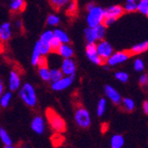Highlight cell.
I'll use <instances>...</instances> for the list:
<instances>
[{
    "mask_svg": "<svg viewBox=\"0 0 148 148\" xmlns=\"http://www.w3.org/2000/svg\"><path fill=\"white\" fill-rule=\"evenodd\" d=\"M46 118L51 128L57 133H62L66 130L65 120L54 110L49 108L46 110Z\"/></svg>",
    "mask_w": 148,
    "mask_h": 148,
    "instance_id": "6da1fadb",
    "label": "cell"
},
{
    "mask_svg": "<svg viewBox=\"0 0 148 148\" xmlns=\"http://www.w3.org/2000/svg\"><path fill=\"white\" fill-rule=\"evenodd\" d=\"M106 27L100 24L95 28H88L84 29V38L88 44H96L97 42L104 39L106 36Z\"/></svg>",
    "mask_w": 148,
    "mask_h": 148,
    "instance_id": "7a4b0ae2",
    "label": "cell"
},
{
    "mask_svg": "<svg viewBox=\"0 0 148 148\" xmlns=\"http://www.w3.org/2000/svg\"><path fill=\"white\" fill-rule=\"evenodd\" d=\"M21 99L29 106H35L37 102L36 93L35 88L30 84H24L19 90Z\"/></svg>",
    "mask_w": 148,
    "mask_h": 148,
    "instance_id": "3957f363",
    "label": "cell"
},
{
    "mask_svg": "<svg viewBox=\"0 0 148 148\" xmlns=\"http://www.w3.org/2000/svg\"><path fill=\"white\" fill-rule=\"evenodd\" d=\"M105 9L95 5L93 8L88 11L86 17V21L89 28H95V27L103 24L105 18Z\"/></svg>",
    "mask_w": 148,
    "mask_h": 148,
    "instance_id": "277c9868",
    "label": "cell"
},
{
    "mask_svg": "<svg viewBox=\"0 0 148 148\" xmlns=\"http://www.w3.org/2000/svg\"><path fill=\"white\" fill-rule=\"evenodd\" d=\"M104 11H105V18H104L103 24L106 27H109L112 24H114L120 17L123 16L124 12L123 6L118 5H111Z\"/></svg>",
    "mask_w": 148,
    "mask_h": 148,
    "instance_id": "5b68a950",
    "label": "cell"
},
{
    "mask_svg": "<svg viewBox=\"0 0 148 148\" xmlns=\"http://www.w3.org/2000/svg\"><path fill=\"white\" fill-rule=\"evenodd\" d=\"M75 122L80 128H89L91 123L90 112L83 106L77 107L75 111Z\"/></svg>",
    "mask_w": 148,
    "mask_h": 148,
    "instance_id": "8992f818",
    "label": "cell"
},
{
    "mask_svg": "<svg viewBox=\"0 0 148 148\" xmlns=\"http://www.w3.org/2000/svg\"><path fill=\"white\" fill-rule=\"evenodd\" d=\"M95 45H96L97 52H98L99 58L105 63L106 61V60L113 54V52H114L113 46L110 45V43H108L104 39L97 42Z\"/></svg>",
    "mask_w": 148,
    "mask_h": 148,
    "instance_id": "52a82bcc",
    "label": "cell"
},
{
    "mask_svg": "<svg viewBox=\"0 0 148 148\" xmlns=\"http://www.w3.org/2000/svg\"><path fill=\"white\" fill-rule=\"evenodd\" d=\"M130 56L131 55L130 54V52L128 51L113 52V54L106 60V61L105 63H106V65L109 66H115L117 65L126 62Z\"/></svg>",
    "mask_w": 148,
    "mask_h": 148,
    "instance_id": "ba28073f",
    "label": "cell"
},
{
    "mask_svg": "<svg viewBox=\"0 0 148 148\" xmlns=\"http://www.w3.org/2000/svg\"><path fill=\"white\" fill-rule=\"evenodd\" d=\"M60 70L62 74L66 76H72L75 77L76 72V65L72 58L69 59H63L61 62Z\"/></svg>",
    "mask_w": 148,
    "mask_h": 148,
    "instance_id": "9c48e42d",
    "label": "cell"
},
{
    "mask_svg": "<svg viewBox=\"0 0 148 148\" xmlns=\"http://www.w3.org/2000/svg\"><path fill=\"white\" fill-rule=\"evenodd\" d=\"M73 81H74V77L64 75L63 77L56 81V82L51 83V89L56 91L64 90L71 86V84H73Z\"/></svg>",
    "mask_w": 148,
    "mask_h": 148,
    "instance_id": "30bf717a",
    "label": "cell"
},
{
    "mask_svg": "<svg viewBox=\"0 0 148 148\" xmlns=\"http://www.w3.org/2000/svg\"><path fill=\"white\" fill-rule=\"evenodd\" d=\"M86 55H87L88 59L94 64L102 65L104 63L98 54L95 44H87V45H86Z\"/></svg>",
    "mask_w": 148,
    "mask_h": 148,
    "instance_id": "8fae6325",
    "label": "cell"
},
{
    "mask_svg": "<svg viewBox=\"0 0 148 148\" xmlns=\"http://www.w3.org/2000/svg\"><path fill=\"white\" fill-rule=\"evenodd\" d=\"M104 90L106 93V96L108 98L114 105H120L122 103V99H123L122 96H121V94L118 92V90L116 89H114L111 85H106Z\"/></svg>",
    "mask_w": 148,
    "mask_h": 148,
    "instance_id": "7c38bea8",
    "label": "cell"
},
{
    "mask_svg": "<svg viewBox=\"0 0 148 148\" xmlns=\"http://www.w3.org/2000/svg\"><path fill=\"white\" fill-rule=\"evenodd\" d=\"M31 63L33 66H42L45 65V57H44L40 51V47L38 45V42L36 43L33 52H32V57H31Z\"/></svg>",
    "mask_w": 148,
    "mask_h": 148,
    "instance_id": "4fadbf2b",
    "label": "cell"
},
{
    "mask_svg": "<svg viewBox=\"0 0 148 148\" xmlns=\"http://www.w3.org/2000/svg\"><path fill=\"white\" fill-rule=\"evenodd\" d=\"M31 129L38 135L43 134L45 130V119L40 115H36V117H34L31 122Z\"/></svg>",
    "mask_w": 148,
    "mask_h": 148,
    "instance_id": "5bb4252c",
    "label": "cell"
},
{
    "mask_svg": "<svg viewBox=\"0 0 148 148\" xmlns=\"http://www.w3.org/2000/svg\"><path fill=\"white\" fill-rule=\"evenodd\" d=\"M21 76L19 73L15 70H13L9 75V89L11 91L18 90L21 88Z\"/></svg>",
    "mask_w": 148,
    "mask_h": 148,
    "instance_id": "9a60e30c",
    "label": "cell"
},
{
    "mask_svg": "<svg viewBox=\"0 0 148 148\" xmlns=\"http://www.w3.org/2000/svg\"><path fill=\"white\" fill-rule=\"evenodd\" d=\"M12 25L10 22H4L0 25V39L3 43H5L12 37Z\"/></svg>",
    "mask_w": 148,
    "mask_h": 148,
    "instance_id": "2e32d148",
    "label": "cell"
},
{
    "mask_svg": "<svg viewBox=\"0 0 148 148\" xmlns=\"http://www.w3.org/2000/svg\"><path fill=\"white\" fill-rule=\"evenodd\" d=\"M56 52L63 59H69L74 55V50L69 44H61Z\"/></svg>",
    "mask_w": 148,
    "mask_h": 148,
    "instance_id": "e0dca14e",
    "label": "cell"
},
{
    "mask_svg": "<svg viewBox=\"0 0 148 148\" xmlns=\"http://www.w3.org/2000/svg\"><path fill=\"white\" fill-rule=\"evenodd\" d=\"M147 49H148V42L144 41V42H141L139 44L133 45L129 51V52L130 55H138V54H141V53L146 51Z\"/></svg>",
    "mask_w": 148,
    "mask_h": 148,
    "instance_id": "ac0fdd59",
    "label": "cell"
},
{
    "mask_svg": "<svg viewBox=\"0 0 148 148\" xmlns=\"http://www.w3.org/2000/svg\"><path fill=\"white\" fill-rule=\"evenodd\" d=\"M53 35L56 39H58L61 44H69L70 42V38L68 33L65 32L62 29H56L55 30H53Z\"/></svg>",
    "mask_w": 148,
    "mask_h": 148,
    "instance_id": "d6986e66",
    "label": "cell"
},
{
    "mask_svg": "<svg viewBox=\"0 0 148 148\" xmlns=\"http://www.w3.org/2000/svg\"><path fill=\"white\" fill-rule=\"evenodd\" d=\"M25 1L24 0H11L10 9L13 12H21L25 9Z\"/></svg>",
    "mask_w": 148,
    "mask_h": 148,
    "instance_id": "ffe728a7",
    "label": "cell"
},
{
    "mask_svg": "<svg viewBox=\"0 0 148 148\" xmlns=\"http://www.w3.org/2000/svg\"><path fill=\"white\" fill-rule=\"evenodd\" d=\"M110 145L112 148H122L124 145V138L120 134H115L111 138Z\"/></svg>",
    "mask_w": 148,
    "mask_h": 148,
    "instance_id": "44dd1931",
    "label": "cell"
},
{
    "mask_svg": "<svg viewBox=\"0 0 148 148\" xmlns=\"http://www.w3.org/2000/svg\"><path fill=\"white\" fill-rule=\"evenodd\" d=\"M38 74L42 80L45 82H50V69L46 66V64L38 66Z\"/></svg>",
    "mask_w": 148,
    "mask_h": 148,
    "instance_id": "7402d4cb",
    "label": "cell"
},
{
    "mask_svg": "<svg viewBox=\"0 0 148 148\" xmlns=\"http://www.w3.org/2000/svg\"><path fill=\"white\" fill-rule=\"evenodd\" d=\"M139 0H126L125 5L123 6V11L126 12H134L137 11L138 2Z\"/></svg>",
    "mask_w": 148,
    "mask_h": 148,
    "instance_id": "603a6c76",
    "label": "cell"
},
{
    "mask_svg": "<svg viewBox=\"0 0 148 148\" xmlns=\"http://www.w3.org/2000/svg\"><path fill=\"white\" fill-rule=\"evenodd\" d=\"M0 139L4 143L5 145H12V140L9 135V133L4 129V128H0Z\"/></svg>",
    "mask_w": 148,
    "mask_h": 148,
    "instance_id": "cb8c5ba5",
    "label": "cell"
},
{
    "mask_svg": "<svg viewBox=\"0 0 148 148\" xmlns=\"http://www.w3.org/2000/svg\"><path fill=\"white\" fill-rule=\"evenodd\" d=\"M137 11H138L145 16H147L148 15V0H139L138 2Z\"/></svg>",
    "mask_w": 148,
    "mask_h": 148,
    "instance_id": "d4e9b609",
    "label": "cell"
},
{
    "mask_svg": "<svg viewBox=\"0 0 148 148\" xmlns=\"http://www.w3.org/2000/svg\"><path fill=\"white\" fill-rule=\"evenodd\" d=\"M70 1L71 0H49V2L51 5V6L56 10H60V9L65 7L66 5H68V4Z\"/></svg>",
    "mask_w": 148,
    "mask_h": 148,
    "instance_id": "484cf974",
    "label": "cell"
},
{
    "mask_svg": "<svg viewBox=\"0 0 148 148\" xmlns=\"http://www.w3.org/2000/svg\"><path fill=\"white\" fill-rule=\"evenodd\" d=\"M63 76H64V75L62 74L60 69H50V81L51 83L56 82V81H58L59 79H60Z\"/></svg>",
    "mask_w": 148,
    "mask_h": 148,
    "instance_id": "4316f807",
    "label": "cell"
},
{
    "mask_svg": "<svg viewBox=\"0 0 148 148\" xmlns=\"http://www.w3.org/2000/svg\"><path fill=\"white\" fill-rule=\"evenodd\" d=\"M123 105L124 109L128 112H132L135 109V102L134 100L130 98H124L123 99H122Z\"/></svg>",
    "mask_w": 148,
    "mask_h": 148,
    "instance_id": "83f0119b",
    "label": "cell"
},
{
    "mask_svg": "<svg viewBox=\"0 0 148 148\" xmlns=\"http://www.w3.org/2000/svg\"><path fill=\"white\" fill-rule=\"evenodd\" d=\"M12 99V92H5L2 94V96L0 97V106L4 108L7 107L11 102Z\"/></svg>",
    "mask_w": 148,
    "mask_h": 148,
    "instance_id": "f1b7e54d",
    "label": "cell"
},
{
    "mask_svg": "<svg viewBox=\"0 0 148 148\" xmlns=\"http://www.w3.org/2000/svg\"><path fill=\"white\" fill-rule=\"evenodd\" d=\"M53 37H54V35H53V31L52 30H46V31H45L41 35L39 41L41 42V43L50 44V42L51 41V39Z\"/></svg>",
    "mask_w": 148,
    "mask_h": 148,
    "instance_id": "f546056e",
    "label": "cell"
},
{
    "mask_svg": "<svg viewBox=\"0 0 148 148\" xmlns=\"http://www.w3.org/2000/svg\"><path fill=\"white\" fill-rule=\"evenodd\" d=\"M106 109V99H100L97 106V114L98 116H102Z\"/></svg>",
    "mask_w": 148,
    "mask_h": 148,
    "instance_id": "4dcf8cb0",
    "label": "cell"
},
{
    "mask_svg": "<svg viewBox=\"0 0 148 148\" xmlns=\"http://www.w3.org/2000/svg\"><path fill=\"white\" fill-rule=\"evenodd\" d=\"M46 22L51 27H56V26H58L60 24V18L58 15H56V14H50L47 17Z\"/></svg>",
    "mask_w": 148,
    "mask_h": 148,
    "instance_id": "1f68e13d",
    "label": "cell"
},
{
    "mask_svg": "<svg viewBox=\"0 0 148 148\" xmlns=\"http://www.w3.org/2000/svg\"><path fill=\"white\" fill-rule=\"evenodd\" d=\"M115 78L121 83H127L129 81V75L126 72L123 71H120V72H116L114 75Z\"/></svg>",
    "mask_w": 148,
    "mask_h": 148,
    "instance_id": "d6a6232c",
    "label": "cell"
},
{
    "mask_svg": "<svg viewBox=\"0 0 148 148\" xmlns=\"http://www.w3.org/2000/svg\"><path fill=\"white\" fill-rule=\"evenodd\" d=\"M134 69L137 72H142L145 69V62L142 59H136L134 61Z\"/></svg>",
    "mask_w": 148,
    "mask_h": 148,
    "instance_id": "836d02e7",
    "label": "cell"
},
{
    "mask_svg": "<svg viewBox=\"0 0 148 148\" xmlns=\"http://www.w3.org/2000/svg\"><path fill=\"white\" fill-rule=\"evenodd\" d=\"M61 45V43L59 41L58 39H56L55 37H53L51 39V41L50 42V46H51V51H57L58 48L60 47V45Z\"/></svg>",
    "mask_w": 148,
    "mask_h": 148,
    "instance_id": "e575fe53",
    "label": "cell"
},
{
    "mask_svg": "<svg viewBox=\"0 0 148 148\" xmlns=\"http://www.w3.org/2000/svg\"><path fill=\"white\" fill-rule=\"evenodd\" d=\"M75 11H76V2L75 0H71V1L68 4V12H69V13L73 14V13L75 12Z\"/></svg>",
    "mask_w": 148,
    "mask_h": 148,
    "instance_id": "d590c367",
    "label": "cell"
},
{
    "mask_svg": "<svg viewBox=\"0 0 148 148\" xmlns=\"http://www.w3.org/2000/svg\"><path fill=\"white\" fill-rule=\"evenodd\" d=\"M139 84L142 87H146L148 84V75L146 74H142L139 77Z\"/></svg>",
    "mask_w": 148,
    "mask_h": 148,
    "instance_id": "8d00e7d4",
    "label": "cell"
},
{
    "mask_svg": "<svg viewBox=\"0 0 148 148\" xmlns=\"http://www.w3.org/2000/svg\"><path fill=\"white\" fill-rule=\"evenodd\" d=\"M143 110H144L145 114H148V101L147 100H145L143 103Z\"/></svg>",
    "mask_w": 148,
    "mask_h": 148,
    "instance_id": "74e56055",
    "label": "cell"
},
{
    "mask_svg": "<svg viewBox=\"0 0 148 148\" xmlns=\"http://www.w3.org/2000/svg\"><path fill=\"white\" fill-rule=\"evenodd\" d=\"M4 93V84H3V82L1 80H0V97L2 96V94Z\"/></svg>",
    "mask_w": 148,
    "mask_h": 148,
    "instance_id": "f35d334b",
    "label": "cell"
},
{
    "mask_svg": "<svg viewBox=\"0 0 148 148\" xmlns=\"http://www.w3.org/2000/svg\"><path fill=\"white\" fill-rule=\"evenodd\" d=\"M15 26L17 27L18 29H21L22 28V21L21 20H18L16 22H15Z\"/></svg>",
    "mask_w": 148,
    "mask_h": 148,
    "instance_id": "ab89813d",
    "label": "cell"
},
{
    "mask_svg": "<svg viewBox=\"0 0 148 148\" xmlns=\"http://www.w3.org/2000/svg\"><path fill=\"white\" fill-rule=\"evenodd\" d=\"M96 5L94 4V3H89L88 5H87V6H86V9H87V11H89V10H90L91 8H93L94 6H95Z\"/></svg>",
    "mask_w": 148,
    "mask_h": 148,
    "instance_id": "60d3db41",
    "label": "cell"
},
{
    "mask_svg": "<svg viewBox=\"0 0 148 148\" xmlns=\"http://www.w3.org/2000/svg\"><path fill=\"white\" fill-rule=\"evenodd\" d=\"M4 51V43L2 42V40L0 39V52H2Z\"/></svg>",
    "mask_w": 148,
    "mask_h": 148,
    "instance_id": "b9f144b4",
    "label": "cell"
},
{
    "mask_svg": "<svg viewBox=\"0 0 148 148\" xmlns=\"http://www.w3.org/2000/svg\"><path fill=\"white\" fill-rule=\"evenodd\" d=\"M5 148H16V147L13 146L12 145H5Z\"/></svg>",
    "mask_w": 148,
    "mask_h": 148,
    "instance_id": "7bdbcfd3",
    "label": "cell"
},
{
    "mask_svg": "<svg viewBox=\"0 0 148 148\" xmlns=\"http://www.w3.org/2000/svg\"><path fill=\"white\" fill-rule=\"evenodd\" d=\"M21 148H30V147H29V146H25V145H24V146H21Z\"/></svg>",
    "mask_w": 148,
    "mask_h": 148,
    "instance_id": "ee69618b",
    "label": "cell"
}]
</instances>
